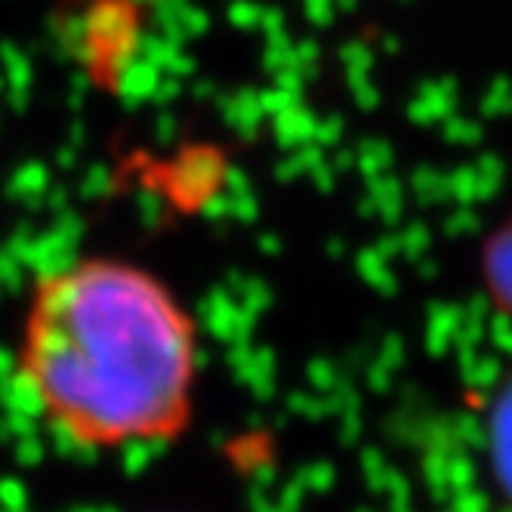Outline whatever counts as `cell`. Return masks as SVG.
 Returning a JSON list of instances; mask_svg holds the SVG:
<instances>
[{"label":"cell","mask_w":512,"mask_h":512,"mask_svg":"<svg viewBox=\"0 0 512 512\" xmlns=\"http://www.w3.org/2000/svg\"><path fill=\"white\" fill-rule=\"evenodd\" d=\"M19 368L41 414L71 442H161L189 420L195 331L149 272L87 260L34 290Z\"/></svg>","instance_id":"cell-1"},{"label":"cell","mask_w":512,"mask_h":512,"mask_svg":"<svg viewBox=\"0 0 512 512\" xmlns=\"http://www.w3.org/2000/svg\"><path fill=\"white\" fill-rule=\"evenodd\" d=\"M494 278H497V290L503 294V300L512 306V226L506 229V235L500 238L497 244V253H494Z\"/></svg>","instance_id":"cell-2"},{"label":"cell","mask_w":512,"mask_h":512,"mask_svg":"<svg viewBox=\"0 0 512 512\" xmlns=\"http://www.w3.org/2000/svg\"><path fill=\"white\" fill-rule=\"evenodd\" d=\"M497 445H500V466L503 475L512 485V398L500 408V420H497Z\"/></svg>","instance_id":"cell-3"}]
</instances>
